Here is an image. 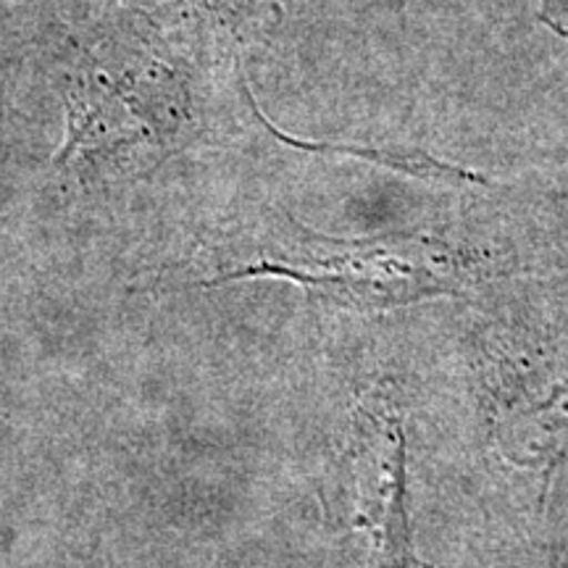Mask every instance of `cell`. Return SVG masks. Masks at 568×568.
Returning <instances> with one entry per match:
<instances>
[{
	"label": "cell",
	"instance_id": "6da1fadb",
	"mask_svg": "<svg viewBox=\"0 0 568 568\" xmlns=\"http://www.w3.org/2000/svg\"><path fill=\"white\" fill-rule=\"evenodd\" d=\"M63 132L53 169L80 180L166 161L193 140L184 82L145 42L98 34L63 74Z\"/></svg>",
	"mask_w": 568,
	"mask_h": 568
},
{
	"label": "cell",
	"instance_id": "7a4b0ae2",
	"mask_svg": "<svg viewBox=\"0 0 568 568\" xmlns=\"http://www.w3.org/2000/svg\"><path fill=\"white\" fill-rule=\"evenodd\" d=\"M240 276H284L358 311L397 308L458 293L466 284L456 255L426 240H332L293 224L261 245L255 258L211 284Z\"/></svg>",
	"mask_w": 568,
	"mask_h": 568
},
{
	"label": "cell",
	"instance_id": "3957f363",
	"mask_svg": "<svg viewBox=\"0 0 568 568\" xmlns=\"http://www.w3.org/2000/svg\"><path fill=\"white\" fill-rule=\"evenodd\" d=\"M376 568H429L414 552V529L408 508V474H406V435L397 424L389 453L387 493L382 516L376 518Z\"/></svg>",
	"mask_w": 568,
	"mask_h": 568
}]
</instances>
